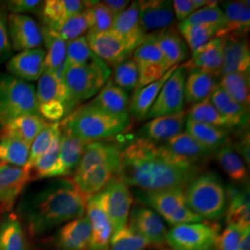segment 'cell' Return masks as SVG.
Wrapping results in <instances>:
<instances>
[{"label": "cell", "mask_w": 250, "mask_h": 250, "mask_svg": "<svg viewBox=\"0 0 250 250\" xmlns=\"http://www.w3.org/2000/svg\"><path fill=\"white\" fill-rule=\"evenodd\" d=\"M203 166L172 154L162 144L137 137L123 148L117 176L141 191L186 188L200 174Z\"/></svg>", "instance_id": "obj_1"}, {"label": "cell", "mask_w": 250, "mask_h": 250, "mask_svg": "<svg viewBox=\"0 0 250 250\" xmlns=\"http://www.w3.org/2000/svg\"><path fill=\"white\" fill-rule=\"evenodd\" d=\"M85 204L72 180H60L23 197L18 212L28 232L37 238L83 216Z\"/></svg>", "instance_id": "obj_2"}, {"label": "cell", "mask_w": 250, "mask_h": 250, "mask_svg": "<svg viewBox=\"0 0 250 250\" xmlns=\"http://www.w3.org/2000/svg\"><path fill=\"white\" fill-rule=\"evenodd\" d=\"M130 125L129 115L117 116L87 103L68 115L63 122L62 128L83 143L89 144L122 134Z\"/></svg>", "instance_id": "obj_3"}, {"label": "cell", "mask_w": 250, "mask_h": 250, "mask_svg": "<svg viewBox=\"0 0 250 250\" xmlns=\"http://www.w3.org/2000/svg\"><path fill=\"white\" fill-rule=\"evenodd\" d=\"M110 73L108 65L96 55L87 63L63 66L62 78L68 96L65 104L66 116L81 102L96 96L107 83Z\"/></svg>", "instance_id": "obj_4"}, {"label": "cell", "mask_w": 250, "mask_h": 250, "mask_svg": "<svg viewBox=\"0 0 250 250\" xmlns=\"http://www.w3.org/2000/svg\"><path fill=\"white\" fill-rule=\"evenodd\" d=\"M188 208L202 219L210 222L222 219L227 207L226 188L213 172L198 174L185 188Z\"/></svg>", "instance_id": "obj_5"}, {"label": "cell", "mask_w": 250, "mask_h": 250, "mask_svg": "<svg viewBox=\"0 0 250 250\" xmlns=\"http://www.w3.org/2000/svg\"><path fill=\"white\" fill-rule=\"evenodd\" d=\"M40 115L35 86L12 75H0V131L19 117Z\"/></svg>", "instance_id": "obj_6"}, {"label": "cell", "mask_w": 250, "mask_h": 250, "mask_svg": "<svg viewBox=\"0 0 250 250\" xmlns=\"http://www.w3.org/2000/svg\"><path fill=\"white\" fill-rule=\"evenodd\" d=\"M138 202L152 208L168 224H192L203 222L187 205L185 188H174L159 191H140Z\"/></svg>", "instance_id": "obj_7"}, {"label": "cell", "mask_w": 250, "mask_h": 250, "mask_svg": "<svg viewBox=\"0 0 250 250\" xmlns=\"http://www.w3.org/2000/svg\"><path fill=\"white\" fill-rule=\"evenodd\" d=\"M219 224L206 221L174 225L166 235L170 250H213L220 235Z\"/></svg>", "instance_id": "obj_8"}, {"label": "cell", "mask_w": 250, "mask_h": 250, "mask_svg": "<svg viewBox=\"0 0 250 250\" xmlns=\"http://www.w3.org/2000/svg\"><path fill=\"white\" fill-rule=\"evenodd\" d=\"M97 197L111 223L113 234L125 228L133 204V195L125 182L117 175L113 176Z\"/></svg>", "instance_id": "obj_9"}, {"label": "cell", "mask_w": 250, "mask_h": 250, "mask_svg": "<svg viewBox=\"0 0 250 250\" xmlns=\"http://www.w3.org/2000/svg\"><path fill=\"white\" fill-rule=\"evenodd\" d=\"M187 75L188 70L184 64L179 65L163 84L145 120L176 114L185 110L184 89Z\"/></svg>", "instance_id": "obj_10"}, {"label": "cell", "mask_w": 250, "mask_h": 250, "mask_svg": "<svg viewBox=\"0 0 250 250\" xmlns=\"http://www.w3.org/2000/svg\"><path fill=\"white\" fill-rule=\"evenodd\" d=\"M132 59L137 67L139 75L135 90L161 79L170 70L152 34L146 36L143 42L135 48Z\"/></svg>", "instance_id": "obj_11"}, {"label": "cell", "mask_w": 250, "mask_h": 250, "mask_svg": "<svg viewBox=\"0 0 250 250\" xmlns=\"http://www.w3.org/2000/svg\"><path fill=\"white\" fill-rule=\"evenodd\" d=\"M128 220V226L146 239L150 247L164 248L168 230L163 219L156 211L137 202L130 211Z\"/></svg>", "instance_id": "obj_12"}, {"label": "cell", "mask_w": 250, "mask_h": 250, "mask_svg": "<svg viewBox=\"0 0 250 250\" xmlns=\"http://www.w3.org/2000/svg\"><path fill=\"white\" fill-rule=\"evenodd\" d=\"M85 37L92 52L107 65L116 67L134 53V48L111 30L103 33L88 31Z\"/></svg>", "instance_id": "obj_13"}, {"label": "cell", "mask_w": 250, "mask_h": 250, "mask_svg": "<svg viewBox=\"0 0 250 250\" xmlns=\"http://www.w3.org/2000/svg\"><path fill=\"white\" fill-rule=\"evenodd\" d=\"M8 29L12 50L24 51L38 48L43 36L41 28L35 19L24 14H9L8 16Z\"/></svg>", "instance_id": "obj_14"}, {"label": "cell", "mask_w": 250, "mask_h": 250, "mask_svg": "<svg viewBox=\"0 0 250 250\" xmlns=\"http://www.w3.org/2000/svg\"><path fill=\"white\" fill-rule=\"evenodd\" d=\"M224 39L213 37L207 44L192 53L191 59L184 66L188 71L197 70L221 77L224 62Z\"/></svg>", "instance_id": "obj_15"}, {"label": "cell", "mask_w": 250, "mask_h": 250, "mask_svg": "<svg viewBox=\"0 0 250 250\" xmlns=\"http://www.w3.org/2000/svg\"><path fill=\"white\" fill-rule=\"evenodd\" d=\"M123 148L113 142L97 141L85 146L83 155L73 175L81 174L94 166L107 165L117 170L121 165V154Z\"/></svg>", "instance_id": "obj_16"}, {"label": "cell", "mask_w": 250, "mask_h": 250, "mask_svg": "<svg viewBox=\"0 0 250 250\" xmlns=\"http://www.w3.org/2000/svg\"><path fill=\"white\" fill-rule=\"evenodd\" d=\"M31 179L24 167L0 163V209L9 210Z\"/></svg>", "instance_id": "obj_17"}, {"label": "cell", "mask_w": 250, "mask_h": 250, "mask_svg": "<svg viewBox=\"0 0 250 250\" xmlns=\"http://www.w3.org/2000/svg\"><path fill=\"white\" fill-rule=\"evenodd\" d=\"M85 212L91 225L88 250H108L113 229L110 221L99 204L97 195L86 200Z\"/></svg>", "instance_id": "obj_18"}, {"label": "cell", "mask_w": 250, "mask_h": 250, "mask_svg": "<svg viewBox=\"0 0 250 250\" xmlns=\"http://www.w3.org/2000/svg\"><path fill=\"white\" fill-rule=\"evenodd\" d=\"M138 5L139 21L146 35L170 28L174 21L172 3L170 0H143L138 1Z\"/></svg>", "instance_id": "obj_19"}, {"label": "cell", "mask_w": 250, "mask_h": 250, "mask_svg": "<svg viewBox=\"0 0 250 250\" xmlns=\"http://www.w3.org/2000/svg\"><path fill=\"white\" fill-rule=\"evenodd\" d=\"M91 225L87 216L72 220L57 231L53 244L57 250H88Z\"/></svg>", "instance_id": "obj_20"}, {"label": "cell", "mask_w": 250, "mask_h": 250, "mask_svg": "<svg viewBox=\"0 0 250 250\" xmlns=\"http://www.w3.org/2000/svg\"><path fill=\"white\" fill-rule=\"evenodd\" d=\"M221 9L225 21L216 37H245L250 29V1H225Z\"/></svg>", "instance_id": "obj_21"}, {"label": "cell", "mask_w": 250, "mask_h": 250, "mask_svg": "<svg viewBox=\"0 0 250 250\" xmlns=\"http://www.w3.org/2000/svg\"><path fill=\"white\" fill-rule=\"evenodd\" d=\"M188 111L151 119L140 129V136L154 143H164L182 134L186 128Z\"/></svg>", "instance_id": "obj_22"}, {"label": "cell", "mask_w": 250, "mask_h": 250, "mask_svg": "<svg viewBox=\"0 0 250 250\" xmlns=\"http://www.w3.org/2000/svg\"><path fill=\"white\" fill-rule=\"evenodd\" d=\"M45 51L34 48L21 51L9 59L7 70L10 75L26 82L39 80L45 71Z\"/></svg>", "instance_id": "obj_23"}, {"label": "cell", "mask_w": 250, "mask_h": 250, "mask_svg": "<svg viewBox=\"0 0 250 250\" xmlns=\"http://www.w3.org/2000/svg\"><path fill=\"white\" fill-rule=\"evenodd\" d=\"M97 1L47 0L43 2L41 17L44 27L56 32L67 19L93 6Z\"/></svg>", "instance_id": "obj_24"}, {"label": "cell", "mask_w": 250, "mask_h": 250, "mask_svg": "<svg viewBox=\"0 0 250 250\" xmlns=\"http://www.w3.org/2000/svg\"><path fill=\"white\" fill-rule=\"evenodd\" d=\"M162 146L183 160L199 166H202L208 161L216 152L214 149L197 142L187 132H183L170 138V140L162 144Z\"/></svg>", "instance_id": "obj_25"}, {"label": "cell", "mask_w": 250, "mask_h": 250, "mask_svg": "<svg viewBox=\"0 0 250 250\" xmlns=\"http://www.w3.org/2000/svg\"><path fill=\"white\" fill-rule=\"evenodd\" d=\"M110 30L135 50L147 36L140 25L138 1H133L125 11L114 17Z\"/></svg>", "instance_id": "obj_26"}, {"label": "cell", "mask_w": 250, "mask_h": 250, "mask_svg": "<svg viewBox=\"0 0 250 250\" xmlns=\"http://www.w3.org/2000/svg\"><path fill=\"white\" fill-rule=\"evenodd\" d=\"M224 39V62L222 74L250 71V43L245 37H227Z\"/></svg>", "instance_id": "obj_27"}, {"label": "cell", "mask_w": 250, "mask_h": 250, "mask_svg": "<svg viewBox=\"0 0 250 250\" xmlns=\"http://www.w3.org/2000/svg\"><path fill=\"white\" fill-rule=\"evenodd\" d=\"M152 35L169 69L178 66L188 58V45L178 31L167 28Z\"/></svg>", "instance_id": "obj_28"}, {"label": "cell", "mask_w": 250, "mask_h": 250, "mask_svg": "<svg viewBox=\"0 0 250 250\" xmlns=\"http://www.w3.org/2000/svg\"><path fill=\"white\" fill-rule=\"evenodd\" d=\"M227 207L225 211L228 224L241 228H250V206L249 188H238L229 185L226 188Z\"/></svg>", "instance_id": "obj_29"}, {"label": "cell", "mask_w": 250, "mask_h": 250, "mask_svg": "<svg viewBox=\"0 0 250 250\" xmlns=\"http://www.w3.org/2000/svg\"><path fill=\"white\" fill-rule=\"evenodd\" d=\"M179 66V65H178ZM174 66L170 68L161 79L155 81L151 83H148L143 87L134 90L133 98L129 103V115L135 120L140 121L145 120L155 100L157 99L160 91H161L165 82L170 76V74L174 72V70L178 67Z\"/></svg>", "instance_id": "obj_30"}, {"label": "cell", "mask_w": 250, "mask_h": 250, "mask_svg": "<svg viewBox=\"0 0 250 250\" xmlns=\"http://www.w3.org/2000/svg\"><path fill=\"white\" fill-rule=\"evenodd\" d=\"M89 103L110 114L117 116L129 115L130 100L128 93L116 85L113 80L107 81L97 97Z\"/></svg>", "instance_id": "obj_31"}, {"label": "cell", "mask_w": 250, "mask_h": 250, "mask_svg": "<svg viewBox=\"0 0 250 250\" xmlns=\"http://www.w3.org/2000/svg\"><path fill=\"white\" fill-rule=\"evenodd\" d=\"M116 175L117 170L107 165H99L81 174L73 175L72 181L81 195L87 200L99 193L107 182Z\"/></svg>", "instance_id": "obj_32"}, {"label": "cell", "mask_w": 250, "mask_h": 250, "mask_svg": "<svg viewBox=\"0 0 250 250\" xmlns=\"http://www.w3.org/2000/svg\"><path fill=\"white\" fill-rule=\"evenodd\" d=\"M209 100L216 109L224 115L234 128H241L249 124V112L219 84L210 94Z\"/></svg>", "instance_id": "obj_33"}, {"label": "cell", "mask_w": 250, "mask_h": 250, "mask_svg": "<svg viewBox=\"0 0 250 250\" xmlns=\"http://www.w3.org/2000/svg\"><path fill=\"white\" fill-rule=\"evenodd\" d=\"M216 77L205 72L188 71L185 83V103L195 105L208 99L218 85Z\"/></svg>", "instance_id": "obj_34"}, {"label": "cell", "mask_w": 250, "mask_h": 250, "mask_svg": "<svg viewBox=\"0 0 250 250\" xmlns=\"http://www.w3.org/2000/svg\"><path fill=\"white\" fill-rule=\"evenodd\" d=\"M86 145L68 130L63 128L62 130L61 128L60 160L62 166L63 176H69L75 172Z\"/></svg>", "instance_id": "obj_35"}, {"label": "cell", "mask_w": 250, "mask_h": 250, "mask_svg": "<svg viewBox=\"0 0 250 250\" xmlns=\"http://www.w3.org/2000/svg\"><path fill=\"white\" fill-rule=\"evenodd\" d=\"M0 250H28L26 233L15 214L8 213L0 220Z\"/></svg>", "instance_id": "obj_36"}, {"label": "cell", "mask_w": 250, "mask_h": 250, "mask_svg": "<svg viewBox=\"0 0 250 250\" xmlns=\"http://www.w3.org/2000/svg\"><path fill=\"white\" fill-rule=\"evenodd\" d=\"M62 68L57 72L45 70L39 78L36 90V98L39 105L51 101H60L65 107L68 96L62 78Z\"/></svg>", "instance_id": "obj_37"}, {"label": "cell", "mask_w": 250, "mask_h": 250, "mask_svg": "<svg viewBox=\"0 0 250 250\" xmlns=\"http://www.w3.org/2000/svg\"><path fill=\"white\" fill-rule=\"evenodd\" d=\"M214 156L221 168L232 182L242 183L247 180V165L229 140L216 150Z\"/></svg>", "instance_id": "obj_38"}, {"label": "cell", "mask_w": 250, "mask_h": 250, "mask_svg": "<svg viewBox=\"0 0 250 250\" xmlns=\"http://www.w3.org/2000/svg\"><path fill=\"white\" fill-rule=\"evenodd\" d=\"M186 132L194 137L197 142L211 149L217 150L229 140L230 131L213 125L187 120Z\"/></svg>", "instance_id": "obj_39"}, {"label": "cell", "mask_w": 250, "mask_h": 250, "mask_svg": "<svg viewBox=\"0 0 250 250\" xmlns=\"http://www.w3.org/2000/svg\"><path fill=\"white\" fill-rule=\"evenodd\" d=\"M31 145L9 134L0 136V163L15 167H25Z\"/></svg>", "instance_id": "obj_40"}, {"label": "cell", "mask_w": 250, "mask_h": 250, "mask_svg": "<svg viewBox=\"0 0 250 250\" xmlns=\"http://www.w3.org/2000/svg\"><path fill=\"white\" fill-rule=\"evenodd\" d=\"M60 136L61 134L54 140L49 149L32 166L29 170L31 178H52L63 176L62 166L60 160Z\"/></svg>", "instance_id": "obj_41"}, {"label": "cell", "mask_w": 250, "mask_h": 250, "mask_svg": "<svg viewBox=\"0 0 250 250\" xmlns=\"http://www.w3.org/2000/svg\"><path fill=\"white\" fill-rule=\"evenodd\" d=\"M46 52L45 70L57 72L63 67L67 53V42L52 30L43 27L41 29Z\"/></svg>", "instance_id": "obj_42"}, {"label": "cell", "mask_w": 250, "mask_h": 250, "mask_svg": "<svg viewBox=\"0 0 250 250\" xmlns=\"http://www.w3.org/2000/svg\"><path fill=\"white\" fill-rule=\"evenodd\" d=\"M219 85L250 112V78L248 72H232L221 76Z\"/></svg>", "instance_id": "obj_43"}, {"label": "cell", "mask_w": 250, "mask_h": 250, "mask_svg": "<svg viewBox=\"0 0 250 250\" xmlns=\"http://www.w3.org/2000/svg\"><path fill=\"white\" fill-rule=\"evenodd\" d=\"M45 125L46 123L41 115H26L13 120L1 132L3 134L18 137L32 145Z\"/></svg>", "instance_id": "obj_44"}, {"label": "cell", "mask_w": 250, "mask_h": 250, "mask_svg": "<svg viewBox=\"0 0 250 250\" xmlns=\"http://www.w3.org/2000/svg\"><path fill=\"white\" fill-rule=\"evenodd\" d=\"M188 119L194 122L224 128L229 131L234 129L232 124L224 115H222L212 105L209 100V97L205 100L193 105L189 111H188Z\"/></svg>", "instance_id": "obj_45"}, {"label": "cell", "mask_w": 250, "mask_h": 250, "mask_svg": "<svg viewBox=\"0 0 250 250\" xmlns=\"http://www.w3.org/2000/svg\"><path fill=\"white\" fill-rule=\"evenodd\" d=\"M220 28L204 24H191L180 22L178 33L183 37L192 52L200 48L216 36Z\"/></svg>", "instance_id": "obj_46"}, {"label": "cell", "mask_w": 250, "mask_h": 250, "mask_svg": "<svg viewBox=\"0 0 250 250\" xmlns=\"http://www.w3.org/2000/svg\"><path fill=\"white\" fill-rule=\"evenodd\" d=\"M91 7H88L79 13L67 19L59 27L56 33L66 42L79 38L83 36V34L87 33L92 26Z\"/></svg>", "instance_id": "obj_47"}, {"label": "cell", "mask_w": 250, "mask_h": 250, "mask_svg": "<svg viewBox=\"0 0 250 250\" xmlns=\"http://www.w3.org/2000/svg\"><path fill=\"white\" fill-rule=\"evenodd\" d=\"M61 134V125L59 123L46 124L42 131L38 134L31 145L29 160L27 162V170H30L36 161L49 149L54 140Z\"/></svg>", "instance_id": "obj_48"}, {"label": "cell", "mask_w": 250, "mask_h": 250, "mask_svg": "<svg viewBox=\"0 0 250 250\" xmlns=\"http://www.w3.org/2000/svg\"><path fill=\"white\" fill-rule=\"evenodd\" d=\"M224 12L216 1H210L208 5L197 9L186 21H184V22L187 23L211 25L219 27L220 29L224 27Z\"/></svg>", "instance_id": "obj_49"}, {"label": "cell", "mask_w": 250, "mask_h": 250, "mask_svg": "<svg viewBox=\"0 0 250 250\" xmlns=\"http://www.w3.org/2000/svg\"><path fill=\"white\" fill-rule=\"evenodd\" d=\"M148 247L146 239L126 225L112 235L108 250H146Z\"/></svg>", "instance_id": "obj_50"}, {"label": "cell", "mask_w": 250, "mask_h": 250, "mask_svg": "<svg viewBox=\"0 0 250 250\" xmlns=\"http://www.w3.org/2000/svg\"><path fill=\"white\" fill-rule=\"evenodd\" d=\"M94 56L95 54L90 49L86 37L81 36L67 42V53L63 66L70 67L84 64L90 62Z\"/></svg>", "instance_id": "obj_51"}, {"label": "cell", "mask_w": 250, "mask_h": 250, "mask_svg": "<svg viewBox=\"0 0 250 250\" xmlns=\"http://www.w3.org/2000/svg\"><path fill=\"white\" fill-rule=\"evenodd\" d=\"M138 78V70L132 58L114 67V83L127 93L135 90Z\"/></svg>", "instance_id": "obj_52"}, {"label": "cell", "mask_w": 250, "mask_h": 250, "mask_svg": "<svg viewBox=\"0 0 250 250\" xmlns=\"http://www.w3.org/2000/svg\"><path fill=\"white\" fill-rule=\"evenodd\" d=\"M91 13L92 26L89 32L103 33L111 29L114 17L102 2L97 1V3L91 7Z\"/></svg>", "instance_id": "obj_53"}, {"label": "cell", "mask_w": 250, "mask_h": 250, "mask_svg": "<svg viewBox=\"0 0 250 250\" xmlns=\"http://www.w3.org/2000/svg\"><path fill=\"white\" fill-rule=\"evenodd\" d=\"M246 229L248 228L227 224L224 232L220 233L215 249L217 250H238L243 233Z\"/></svg>", "instance_id": "obj_54"}, {"label": "cell", "mask_w": 250, "mask_h": 250, "mask_svg": "<svg viewBox=\"0 0 250 250\" xmlns=\"http://www.w3.org/2000/svg\"><path fill=\"white\" fill-rule=\"evenodd\" d=\"M209 2L206 0H173L171 3L175 18L182 22L196 10L208 5Z\"/></svg>", "instance_id": "obj_55"}, {"label": "cell", "mask_w": 250, "mask_h": 250, "mask_svg": "<svg viewBox=\"0 0 250 250\" xmlns=\"http://www.w3.org/2000/svg\"><path fill=\"white\" fill-rule=\"evenodd\" d=\"M7 10L0 8V63L6 62L12 54L9 40Z\"/></svg>", "instance_id": "obj_56"}, {"label": "cell", "mask_w": 250, "mask_h": 250, "mask_svg": "<svg viewBox=\"0 0 250 250\" xmlns=\"http://www.w3.org/2000/svg\"><path fill=\"white\" fill-rule=\"evenodd\" d=\"M39 113L53 123H58V121L66 115L65 107L60 101H51L39 105Z\"/></svg>", "instance_id": "obj_57"}, {"label": "cell", "mask_w": 250, "mask_h": 250, "mask_svg": "<svg viewBox=\"0 0 250 250\" xmlns=\"http://www.w3.org/2000/svg\"><path fill=\"white\" fill-rule=\"evenodd\" d=\"M7 10L11 14H22L25 12H33L42 6V1L39 0H11L5 2Z\"/></svg>", "instance_id": "obj_58"}, {"label": "cell", "mask_w": 250, "mask_h": 250, "mask_svg": "<svg viewBox=\"0 0 250 250\" xmlns=\"http://www.w3.org/2000/svg\"><path fill=\"white\" fill-rule=\"evenodd\" d=\"M102 3L113 15V17H116L117 15L125 11L129 5V1L127 0H105Z\"/></svg>", "instance_id": "obj_59"}, {"label": "cell", "mask_w": 250, "mask_h": 250, "mask_svg": "<svg viewBox=\"0 0 250 250\" xmlns=\"http://www.w3.org/2000/svg\"><path fill=\"white\" fill-rule=\"evenodd\" d=\"M232 146L235 149V151L241 156L242 159H244L248 162V164H250V134L249 133L245 134L242 137L241 140L238 141L236 145H234Z\"/></svg>", "instance_id": "obj_60"}, {"label": "cell", "mask_w": 250, "mask_h": 250, "mask_svg": "<svg viewBox=\"0 0 250 250\" xmlns=\"http://www.w3.org/2000/svg\"><path fill=\"white\" fill-rule=\"evenodd\" d=\"M250 228L245 230L243 233L241 241L238 250H250Z\"/></svg>", "instance_id": "obj_61"}, {"label": "cell", "mask_w": 250, "mask_h": 250, "mask_svg": "<svg viewBox=\"0 0 250 250\" xmlns=\"http://www.w3.org/2000/svg\"><path fill=\"white\" fill-rule=\"evenodd\" d=\"M161 250H169V249H164V248H161V249H160Z\"/></svg>", "instance_id": "obj_62"}]
</instances>
